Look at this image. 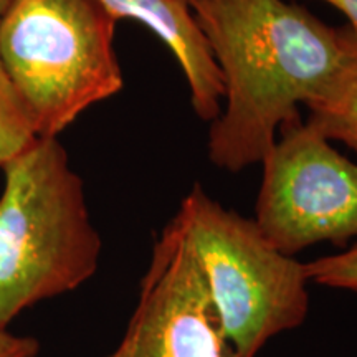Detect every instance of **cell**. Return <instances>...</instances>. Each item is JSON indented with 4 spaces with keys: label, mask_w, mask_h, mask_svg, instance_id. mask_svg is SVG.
<instances>
[{
    "label": "cell",
    "mask_w": 357,
    "mask_h": 357,
    "mask_svg": "<svg viewBox=\"0 0 357 357\" xmlns=\"http://www.w3.org/2000/svg\"><path fill=\"white\" fill-rule=\"evenodd\" d=\"M223 83L208 131L213 166L261 164L276 132L324 95L342 63L341 26L287 0H189Z\"/></svg>",
    "instance_id": "1"
},
{
    "label": "cell",
    "mask_w": 357,
    "mask_h": 357,
    "mask_svg": "<svg viewBox=\"0 0 357 357\" xmlns=\"http://www.w3.org/2000/svg\"><path fill=\"white\" fill-rule=\"evenodd\" d=\"M2 171L0 328H10L29 307L91 280L102 242L58 137H37Z\"/></svg>",
    "instance_id": "2"
},
{
    "label": "cell",
    "mask_w": 357,
    "mask_h": 357,
    "mask_svg": "<svg viewBox=\"0 0 357 357\" xmlns=\"http://www.w3.org/2000/svg\"><path fill=\"white\" fill-rule=\"evenodd\" d=\"M118 20L96 0H13L0 19V58L37 137H58L124 88Z\"/></svg>",
    "instance_id": "3"
},
{
    "label": "cell",
    "mask_w": 357,
    "mask_h": 357,
    "mask_svg": "<svg viewBox=\"0 0 357 357\" xmlns=\"http://www.w3.org/2000/svg\"><path fill=\"white\" fill-rule=\"evenodd\" d=\"M197 258L223 333L240 357L300 328L310 312L306 263L284 255L253 218L223 207L200 184L176 213Z\"/></svg>",
    "instance_id": "4"
},
{
    "label": "cell",
    "mask_w": 357,
    "mask_h": 357,
    "mask_svg": "<svg viewBox=\"0 0 357 357\" xmlns=\"http://www.w3.org/2000/svg\"><path fill=\"white\" fill-rule=\"evenodd\" d=\"M263 164L258 229L284 255L323 242H357V164L301 116L280 129Z\"/></svg>",
    "instance_id": "5"
},
{
    "label": "cell",
    "mask_w": 357,
    "mask_h": 357,
    "mask_svg": "<svg viewBox=\"0 0 357 357\" xmlns=\"http://www.w3.org/2000/svg\"><path fill=\"white\" fill-rule=\"evenodd\" d=\"M108 357H240L176 215L155 240L126 333Z\"/></svg>",
    "instance_id": "6"
},
{
    "label": "cell",
    "mask_w": 357,
    "mask_h": 357,
    "mask_svg": "<svg viewBox=\"0 0 357 357\" xmlns=\"http://www.w3.org/2000/svg\"><path fill=\"white\" fill-rule=\"evenodd\" d=\"M116 20L149 29L181 66L194 113L212 123L222 113L223 83L189 0H96Z\"/></svg>",
    "instance_id": "7"
},
{
    "label": "cell",
    "mask_w": 357,
    "mask_h": 357,
    "mask_svg": "<svg viewBox=\"0 0 357 357\" xmlns=\"http://www.w3.org/2000/svg\"><path fill=\"white\" fill-rule=\"evenodd\" d=\"M342 63L318 101L307 106L310 121L329 141H341L357 153V30L341 26Z\"/></svg>",
    "instance_id": "8"
},
{
    "label": "cell",
    "mask_w": 357,
    "mask_h": 357,
    "mask_svg": "<svg viewBox=\"0 0 357 357\" xmlns=\"http://www.w3.org/2000/svg\"><path fill=\"white\" fill-rule=\"evenodd\" d=\"M37 139L32 119L0 58V167Z\"/></svg>",
    "instance_id": "9"
},
{
    "label": "cell",
    "mask_w": 357,
    "mask_h": 357,
    "mask_svg": "<svg viewBox=\"0 0 357 357\" xmlns=\"http://www.w3.org/2000/svg\"><path fill=\"white\" fill-rule=\"evenodd\" d=\"M306 273L311 283L357 293V242L334 255L306 263Z\"/></svg>",
    "instance_id": "10"
},
{
    "label": "cell",
    "mask_w": 357,
    "mask_h": 357,
    "mask_svg": "<svg viewBox=\"0 0 357 357\" xmlns=\"http://www.w3.org/2000/svg\"><path fill=\"white\" fill-rule=\"evenodd\" d=\"M42 344L37 337L19 336L0 328V357H38Z\"/></svg>",
    "instance_id": "11"
},
{
    "label": "cell",
    "mask_w": 357,
    "mask_h": 357,
    "mask_svg": "<svg viewBox=\"0 0 357 357\" xmlns=\"http://www.w3.org/2000/svg\"><path fill=\"white\" fill-rule=\"evenodd\" d=\"M323 2L333 6L336 10L344 13L346 19L349 20V26L357 30V0H323Z\"/></svg>",
    "instance_id": "12"
},
{
    "label": "cell",
    "mask_w": 357,
    "mask_h": 357,
    "mask_svg": "<svg viewBox=\"0 0 357 357\" xmlns=\"http://www.w3.org/2000/svg\"><path fill=\"white\" fill-rule=\"evenodd\" d=\"M12 2H13V0H0V19H2L3 13L7 12V8L10 7Z\"/></svg>",
    "instance_id": "13"
}]
</instances>
